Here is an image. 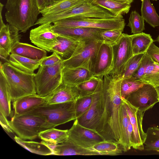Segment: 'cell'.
Masks as SVG:
<instances>
[{"label":"cell","mask_w":159,"mask_h":159,"mask_svg":"<svg viewBox=\"0 0 159 159\" xmlns=\"http://www.w3.org/2000/svg\"><path fill=\"white\" fill-rule=\"evenodd\" d=\"M122 80L110 75L103 78L100 116L96 131L105 140L118 144L120 138V111Z\"/></svg>","instance_id":"6da1fadb"},{"label":"cell","mask_w":159,"mask_h":159,"mask_svg":"<svg viewBox=\"0 0 159 159\" xmlns=\"http://www.w3.org/2000/svg\"><path fill=\"white\" fill-rule=\"evenodd\" d=\"M58 43L52 52L56 53L62 61L69 59L82 42L67 36L58 35Z\"/></svg>","instance_id":"603a6c76"},{"label":"cell","mask_w":159,"mask_h":159,"mask_svg":"<svg viewBox=\"0 0 159 159\" xmlns=\"http://www.w3.org/2000/svg\"><path fill=\"white\" fill-rule=\"evenodd\" d=\"M4 5L1 2L0 3V29L4 26L5 24L3 20L2 17V11Z\"/></svg>","instance_id":"c3c4849f"},{"label":"cell","mask_w":159,"mask_h":159,"mask_svg":"<svg viewBox=\"0 0 159 159\" xmlns=\"http://www.w3.org/2000/svg\"><path fill=\"white\" fill-rule=\"evenodd\" d=\"M144 53L134 55L126 63L118 79L122 80L129 78L138 68Z\"/></svg>","instance_id":"8d00e7d4"},{"label":"cell","mask_w":159,"mask_h":159,"mask_svg":"<svg viewBox=\"0 0 159 159\" xmlns=\"http://www.w3.org/2000/svg\"><path fill=\"white\" fill-rule=\"evenodd\" d=\"M14 139L18 144L31 152L42 155H52V151L41 142L26 141L16 136Z\"/></svg>","instance_id":"d6a6232c"},{"label":"cell","mask_w":159,"mask_h":159,"mask_svg":"<svg viewBox=\"0 0 159 159\" xmlns=\"http://www.w3.org/2000/svg\"><path fill=\"white\" fill-rule=\"evenodd\" d=\"M157 151V152H159V150H158Z\"/></svg>","instance_id":"6f0895ef"},{"label":"cell","mask_w":159,"mask_h":159,"mask_svg":"<svg viewBox=\"0 0 159 159\" xmlns=\"http://www.w3.org/2000/svg\"><path fill=\"white\" fill-rule=\"evenodd\" d=\"M103 82L93 93L91 104L88 110L76 119L80 125L95 131L100 119Z\"/></svg>","instance_id":"9a60e30c"},{"label":"cell","mask_w":159,"mask_h":159,"mask_svg":"<svg viewBox=\"0 0 159 159\" xmlns=\"http://www.w3.org/2000/svg\"><path fill=\"white\" fill-rule=\"evenodd\" d=\"M152 60L151 58L145 52L141 60L138 68L131 77L135 80L139 81L143 75L147 67Z\"/></svg>","instance_id":"7bdbcfd3"},{"label":"cell","mask_w":159,"mask_h":159,"mask_svg":"<svg viewBox=\"0 0 159 159\" xmlns=\"http://www.w3.org/2000/svg\"><path fill=\"white\" fill-rule=\"evenodd\" d=\"M93 76L91 72L84 68H63V82L72 86H76Z\"/></svg>","instance_id":"7402d4cb"},{"label":"cell","mask_w":159,"mask_h":159,"mask_svg":"<svg viewBox=\"0 0 159 159\" xmlns=\"http://www.w3.org/2000/svg\"><path fill=\"white\" fill-rule=\"evenodd\" d=\"M53 25L66 27H83L106 30H117L123 31L125 23L123 17L107 19L73 16L54 22Z\"/></svg>","instance_id":"9c48e42d"},{"label":"cell","mask_w":159,"mask_h":159,"mask_svg":"<svg viewBox=\"0 0 159 159\" xmlns=\"http://www.w3.org/2000/svg\"><path fill=\"white\" fill-rule=\"evenodd\" d=\"M122 99L125 104L133 129L134 139L132 147L137 150H144V143L146 134L143 130L142 124L145 112L139 111L125 98H122Z\"/></svg>","instance_id":"5bb4252c"},{"label":"cell","mask_w":159,"mask_h":159,"mask_svg":"<svg viewBox=\"0 0 159 159\" xmlns=\"http://www.w3.org/2000/svg\"><path fill=\"white\" fill-rule=\"evenodd\" d=\"M102 82L103 79L94 76L77 85L76 87L80 93V97L92 94Z\"/></svg>","instance_id":"74e56055"},{"label":"cell","mask_w":159,"mask_h":159,"mask_svg":"<svg viewBox=\"0 0 159 159\" xmlns=\"http://www.w3.org/2000/svg\"><path fill=\"white\" fill-rule=\"evenodd\" d=\"M87 0H62L46 7L40 11L42 16L56 14L81 5Z\"/></svg>","instance_id":"4316f807"},{"label":"cell","mask_w":159,"mask_h":159,"mask_svg":"<svg viewBox=\"0 0 159 159\" xmlns=\"http://www.w3.org/2000/svg\"><path fill=\"white\" fill-rule=\"evenodd\" d=\"M42 59L34 60L14 54H10L8 62L25 73L34 74L40 66Z\"/></svg>","instance_id":"484cf974"},{"label":"cell","mask_w":159,"mask_h":159,"mask_svg":"<svg viewBox=\"0 0 159 159\" xmlns=\"http://www.w3.org/2000/svg\"><path fill=\"white\" fill-rule=\"evenodd\" d=\"M146 53L154 62L159 64V48L153 42L150 44Z\"/></svg>","instance_id":"f6af8a7d"},{"label":"cell","mask_w":159,"mask_h":159,"mask_svg":"<svg viewBox=\"0 0 159 159\" xmlns=\"http://www.w3.org/2000/svg\"><path fill=\"white\" fill-rule=\"evenodd\" d=\"M68 135L67 139L70 142L88 148H93L95 144L105 140L97 132L80 125L76 119L68 129Z\"/></svg>","instance_id":"8fae6325"},{"label":"cell","mask_w":159,"mask_h":159,"mask_svg":"<svg viewBox=\"0 0 159 159\" xmlns=\"http://www.w3.org/2000/svg\"><path fill=\"white\" fill-rule=\"evenodd\" d=\"M62 0H53L54 3Z\"/></svg>","instance_id":"db71d44e"},{"label":"cell","mask_w":159,"mask_h":159,"mask_svg":"<svg viewBox=\"0 0 159 159\" xmlns=\"http://www.w3.org/2000/svg\"><path fill=\"white\" fill-rule=\"evenodd\" d=\"M9 122L13 132L25 140H34L42 131L53 128L44 117L31 114L14 115Z\"/></svg>","instance_id":"277c9868"},{"label":"cell","mask_w":159,"mask_h":159,"mask_svg":"<svg viewBox=\"0 0 159 159\" xmlns=\"http://www.w3.org/2000/svg\"><path fill=\"white\" fill-rule=\"evenodd\" d=\"M94 4L103 7L116 16H120L128 13L131 5L120 3L113 0H93Z\"/></svg>","instance_id":"4dcf8cb0"},{"label":"cell","mask_w":159,"mask_h":159,"mask_svg":"<svg viewBox=\"0 0 159 159\" xmlns=\"http://www.w3.org/2000/svg\"><path fill=\"white\" fill-rule=\"evenodd\" d=\"M134 55L145 53L153 40L150 34L143 32L130 35Z\"/></svg>","instance_id":"83f0119b"},{"label":"cell","mask_w":159,"mask_h":159,"mask_svg":"<svg viewBox=\"0 0 159 159\" xmlns=\"http://www.w3.org/2000/svg\"><path fill=\"white\" fill-rule=\"evenodd\" d=\"M112 48L113 68L109 75L118 79L125 64L134 55L130 35L122 33L118 43Z\"/></svg>","instance_id":"30bf717a"},{"label":"cell","mask_w":159,"mask_h":159,"mask_svg":"<svg viewBox=\"0 0 159 159\" xmlns=\"http://www.w3.org/2000/svg\"><path fill=\"white\" fill-rule=\"evenodd\" d=\"M62 60L60 57L55 52L49 56H46L43 58L41 62L40 66H52L58 63Z\"/></svg>","instance_id":"ee69618b"},{"label":"cell","mask_w":159,"mask_h":159,"mask_svg":"<svg viewBox=\"0 0 159 159\" xmlns=\"http://www.w3.org/2000/svg\"><path fill=\"white\" fill-rule=\"evenodd\" d=\"M62 60L52 66H40L34 76L36 93L45 97L63 82Z\"/></svg>","instance_id":"52a82bcc"},{"label":"cell","mask_w":159,"mask_h":159,"mask_svg":"<svg viewBox=\"0 0 159 159\" xmlns=\"http://www.w3.org/2000/svg\"><path fill=\"white\" fill-rule=\"evenodd\" d=\"M73 16L96 18L103 19H116L123 17L116 16L107 9L93 4L92 2L85 3L79 6L60 13L42 16L38 19L34 25H40Z\"/></svg>","instance_id":"5b68a950"},{"label":"cell","mask_w":159,"mask_h":159,"mask_svg":"<svg viewBox=\"0 0 159 159\" xmlns=\"http://www.w3.org/2000/svg\"><path fill=\"white\" fill-rule=\"evenodd\" d=\"M46 7L50 6L54 3L53 0H44Z\"/></svg>","instance_id":"816d5d0a"},{"label":"cell","mask_w":159,"mask_h":159,"mask_svg":"<svg viewBox=\"0 0 159 159\" xmlns=\"http://www.w3.org/2000/svg\"><path fill=\"white\" fill-rule=\"evenodd\" d=\"M37 1L39 8L40 11L46 7L44 0H37Z\"/></svg>","instance_id":"681fc988"},{"label":"cell","mask_w":159,"mask_h":159,"mask_svg":"<svg viewBox=\"0 0 159 159\" xmlns=\"http://www.w3.org/2000/svg\"><path fill=\"white\" fill-rule=\"evenodd\" d=\"M144 19L136 11L131 12L127 26L131 29L133 34L141 33L145 30Z\"/></svg>","instance_id":"ab89813d"},{"label":"cell","mask_w":159,"mask_h":159,"mask_svg":"<svg viewBox=\"0 0 159 159\" xmlns=\"http://www.w3.org/2000/svg\"><path fill=\"white\" fill-rule=\"evenodd\" d=\"M4 114L0 111V124L4 130L9 133H12V130L9 121L8 120Z\"/></svg>","instance_id":"bcb514c9"},{"label":"cell","mask_w":159,"mask_h":159,"mask_svg":"<svg viewBox=\"0 0 159 159\" xmlns=\"http://www.w3.org/2000/svg\"><path fill=\"white\" fill-rule=\"evenodd\" d=\"M68 130L52 128L42 131L39 134L38 137L42 140L57 145L68 139Z\"/></svg>","instance_id":"f546056e"},{"label":"cell","mask_w":159,"mask_h":159,"mask_svg":"<svg viewBox=\"0 0 159 159\" xmlns=\"http://www.w3.org/2000/svg\"><path fill=\"white\" fill-rule=\"evenodd\" d=\"M11 54H14L34 60H41L46 57L45 50L30 44L18 42L12 47Z\"/></svg>","instance_id":"cb8c5ba5"},{"label":"cell","mask_w":159,"mask_h":159,"mask_svg":"<svg viewBox=\"0 0 159 159\" xmlns=\"http://www.w3.org/2000/svg\"><path fill=\"white\" fill-rule=\"evenodd\" d=\"M11 101L6 79L3 72L0 70V111L7 117L12 114Z\"/></svg>","instance_id":"f1b7e54d"},{"label":"cell","mask_w":159,"mask_h":159,"mask_svg":"<svg viewBox=\"0 0 159 159\" xmlns=\"http://www.w3.org/2000/svg\"><path fill=\"white\" fill-rule=\"evenodd\" d=\"M46 104V97H43L37 93L27 95L13 102L14 115L26 114L36 107Z\"/></svg>","instance_id":"ffe728a7"},{"label":"cell","mask_w":159,"mask_h":159,"mask_svg":"<svg viewBox=\"0 0 159 159\" xmlns=\"http://www.w3.org/2000/svg\"><path fill=\"white\" fill-rule=\"evenodd\" d=\"M156 41L159 43V36L157 38V39H156Z\"/></svg>","instance_id":"11a10c76"},{"label":"cell","mask_w":159,"mask_h":159,"mask_svg":"<svg viewBox=\"0 0 159 159\" xmlns=\"http://www.w3.org/2000/svg\"><path fill=\"white\" fill-rule=\"evenodd\" d=\"M87 0L88 2H91L92 1H93V0Z\"/></svg>","instance_id":"9f6ffc18"},{"label":"cell","mask_w":159,"mask_h":159,"mask_svg":"<svg viewBox=\"0 0 159 159\" xmlns=\"http://www.w3.org/2000/svg\"><path fill=\"white\" fill-rule=\"evenodd\" d=\"M121 3L130 5L134 0H113Z\"/></svg>","instance_id":"f907efd6"},{"label":"cell","mask_w":159,"mask_h":159,"mask_svg":"<svg viewBox=\"0 0 159 159\" xmlns=\"http://www.w3.org/2000/svg\"><path fill=\"white\" fill-rule=\"evenodd\" d=\"M157 91L158 94V98L159 101V86L155 87Z\"/></svg>","instance_id":"f5cc1de1"},{"label":"cell","mask_w":159,"mask_h":159,"mask_svg":"<svg viewBox=\"0 0 159 159\" xmlns=\"http://www.w3.org/2000/svg\"><path fill=\"white\" fill-rule=\"evenodd\" d=\"M76 102L46 104L36 107L26 113L44 117L49 124L55 128L76 119Z\"/></svg>","instance_id":"8992f818"},{"label":"cell","mask_w":159,"mask_h":159,"mask_svg":"<svg viewBox=\"0 0 159 159\" xmlns=\"http://www.w3.org/2000/svg\"><path fill=\"white\" fill-rule=\"evenodd\" d=\"M128 131L129 140L132 147V144L134 139L133 131L132 125L130 122L129 119L128 126Z\"/></svg>","instance_id":"7dc6e473"},{"label":"cell","mask_w":159,"mask_h":159,"mask_svg":"<svg viewBox=\"0 0 159 159\" xmlns=\"http://www.w3.org/2000/svg\"><path fill=\"white\" fill-rule=\"evenodd\" d=\"M103 42L98 40L82 41L68 59L62 61L63 67H80L93 73V66L100 48Z\"/></svg>","instance_id":"ba28073f"},{"label":"cell","mask_w":159,"mask_h":159,"mask_svg":"<svg viewBox=\"0 0 159 159\" xmlns=\"http://www.w3.org/2000/svg\"><path fill=\"white\" fill-rule=\"evenodd\" d=\"M153 0L157 1V0Z\"/></svg>","instance_id":"680465c9"},{"label":"cell","mask_w":159,"mask_h":159,"mask_svg":"<svg viewBox=\"0 0 159 159\" xmlns=\"http://www.w3.org/2000/svg\"><path fill=\"white\" fill-rule=\"evenodd\" d=\"M0 70L6 80L11 101L36 93L34 80L35 74H29L16 68L8 62H0Z\"/></svg>","instance_id":"3957f363"},{"label":"cell","mask_w":159,"mask_h":159,"mask_svg":"<svg viewBox=\"0 0 159 159\" xmlns=\"http://www.w3.org/2000/svg\"><path fill=\"white\" fill-rule=\"evenodd\" d=\"M139 81L154 87L159 86V64L152 60Z\"/></svg>","instance_id":"836d02e7"},{"label":"cell","mask_w":159,"mask_h":159,"mask_svg":"<svg viewBox=\"0 0 159 159\" xmlns=\"http://www.w3.org/2000/svg\"><path fill=\"white\" fill-rule=\"evenodd\" d=\"M46 104L75 102L80 97V93L76 86L62 83L46 97Z\"/></svg>","instance_id":"d6986e66"},{"label":"cell","mask_w":159,"mask_h":159,"mask_svg":"<svg viewBox=\"0 0 159 159\" xmlns=\"http://www.w3.org/2000/svg\"><path fill=\"white\" fill-rule=\"evenodd\" d=\"M144 84L131 77L122 80L120 86L122 98H125L131 93L138 89Z\"/></svg>","instance_id":"60d3db41"},{"label":"cell","mask_w":159,"mask_h":159,"mask_svg":"<svg viewBox=\"0 0 159 159\" xmlns=\"http://www.w3.org/2000/svg\"><path fill=\"white\" fill-rule=\"evenodd\" d=\"M52 23L48 22L31 29L30 34L31 42L38 47L46 51L52 52L58 42V34L52 30Z\"/></svg>","instance_id":"4fadbf2b"},{"label":"cell","mask_w":159,"mask_h":159,"mask_svg":"<svg viewBox=\"0 0 159 159\" xmlns=\"http://www.w3.org/2000/svg\"><path fill=\"white\" fill-rule=\"evenodd\" d=\"M129 121V118L126 108L122 100L120 111V138L118 144L124 152L129 150L132 147L128 131Z\"/></svg>","instance_id":"d4e9b609"},{"label":"cell","mask_w":159,"mask_h":159,"mask_svg":"<svg viewBox=\"0 0 159 159\" xmlns=\"http://www.w3.org/2000/svg\"><path fill=\"white\" fill-rule=\"evenodd\" d=\"M51 29L58 35L71 38L80 41L88 40L102 41L99 32L102 29L83 27H66L52 25Z\"/></svg>","instance_id":"2e32d148"},{"label":"cell","mask_w":159,"mask_h":159,"mask_svg":"<svg viewBox=\"0 0 159 159\" xmlns=\"http://www.w3.org/2000/svg\"><path fill=\"white\" fill-rule=\"evenodd\" d=\"M5 8L7 21L24 33L34 25L40 13L37 0H7Z\"/></svg>","instance_id":"7a4b0ae2"},{"label":"cell","mask_w":159,"mask_h":159,"mask_svg":"<svg viewBox=\"0 0 159 159\" xmlns=\"http://www.w3.org/2000/svg\"><path fill=\"white\" fill-rule=\"evenodd\" d=\"M15 27L8 23L0 29V56L1 59L8 62L7 57L11 49L16 42H20L21 35Z\"/></svg>","instance_id":"ac0fdd59"},{"label":"cell","mask_w":159,"mask_h":159,"mask_svg":"<svg viewBox=\"0 0 159 159\" xmlns=\"http://www.w3.org/2000/svg\"><path fill=\"white\" fill-rule=\"evenodd\" d=\"M141 16L153 27L159 26V16L150 0H141Z\"/></svg>","instance_id":"1f68e13d"},{"label":"cell","mask_w":159,"mask_h":159,"mask_svg":"<svg viewBox=\"0 0 159 159\" xmlns=\"http://www.w3.org/2000/svg\"><path fill=\"white\" fill-rule=\"evenodd\" d=\"M52 155H99L101 154L93 148H83L72 143L68 139L64 142L54 145Z\"/></svg>","instance_id":"44dd1931"},{"label":"cell","mask_w":159,"mask_h":159,"mask_svg":"<svg viewBox=\"0 0 159 159\" xmlns=\"http://www.w3.org/2000/svg\"><path fill=\"white\" fill-rule=\"evenodd\" d=\"M122 32L117 30L102 29L100 32L99 35L103 43L112 47L118 43Z\"/></svg>","instance_id":"f35d334b"},{"label":"cell","mask_w":159,"mask_h":159,"mask_svg":"<svg viewBox=\"0 0 159 159\" xmlns=\"http://www.w3.org/2000/svg\"><path fill=\"white\" fill-rule=\"evenodd\" d=\"M125 99L138 110L144 112L159 102L155 87L147 84H143Z\"/></svg>","instance_id":"7c38bea8"},{"label":"cell","mask_w":159,"mask_h":159,"mask_svg":"<svg viewBox=\"0 0 159 159\" xmlns=\"http://www.w3.org/2000/svg\"><path fill=\"white\" fill-rule=\"evenodd\" d=\"M113 68L112 47L102 43L99 48L93 66V76L103 79L109 75Z\"/></svg>","instance_id":"e0dca14e"},{"label":"cell","mask_w":159,"mask_h":159,"mask_svg":"<svg viewBox=\"0 0 159 159\" xmlns=\"http://www.w3.org/2000/svg\"><path fill=\"white\" fill-rule=\"evenodd\" d=\"M144 143V150L146 151L159 150V128L157 126L148 128Z\"/></svg>","instance_id":"d590c367"},{"label":"cell","mask_w":159,"mask_h":159,"mask_svg":"<svg viewBox=\"0 0 159 159\" xmlns=\"http://www.w3.org/2000/svg\"><path fill=\"white\" fill-rule=\"evenodd\" d=\"M93 95V93L89 95L80 97L76 102V119L81 117L88 110L92 103Z\"/></svg>","instance_id":"b9f144b4"},{"label":"cell","mask_w":159,"mask_h":159,"mask_svg":"<svg viewBox=\"0 0 159 159\" xmlns=\"http://www.w3.org/2000/svg\"><path fill=\"white\" fill-rule=\"evenodd\" d=\"M93 148L102 155L116 156L122 153L123 151L116 143L104 140L95 144Z\"/></svg>","instance_id":"e575fe53"}]
</instances>
